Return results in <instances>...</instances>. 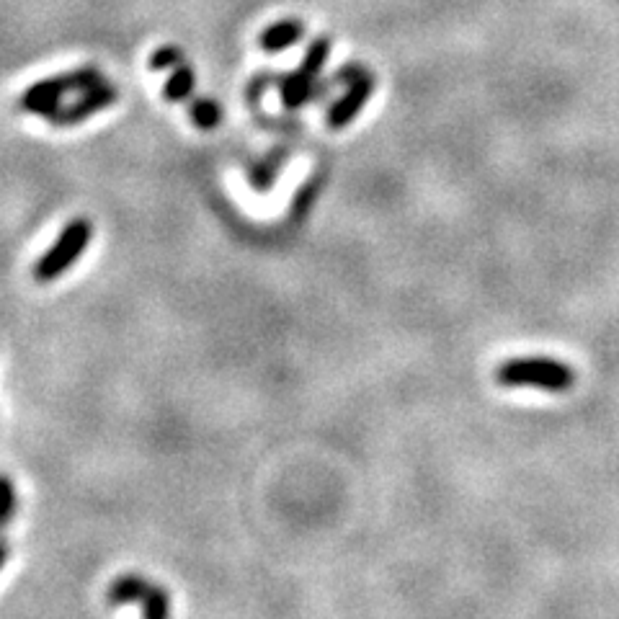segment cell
I'll list each match as a JSON object with an SVG mask.
<instances>
[{
    "label": "cell",
    "instance_id": "cell-1",
    "mask_svg": "<svg viewBox=\"0 0 619 619\" xmlns=\"http://www.w3.org/2000/svg\"><path fill=\"white\" fill-rule=\"evenodd\" d=\"M496 382L501 387H537L547 393H565L576 385V372L550 356H519L496 369Z\"/></svg>",
    "mask_w": 619,
    "mask_h": 619
},
{
    "label": "cell",
    "instance_id": "cell-2",
    "mask_svg": "<svg viewBox=\"0 0 619 619\" xmlns=\"http://www.w3.org/2000/svg\"><path fill=\"white\" fill-rule=\"evenodd\" d=\"M93 240V222L88 217H75L68 225L62 227V233L57 235L55 243L47 248L37 264L31 266V279L37 284H50L60 279L62 274H68L70 266L78 261Z\"/></svg>",
    "mask_w": 619,
    "mask_h": 619
},
{
    "label": "cell",
    "instance_id": "cell-3",
    "mask_svg": "<svg viewBox=\"0 0 619 619\" xmlns=\"http://www.w3.org/2000/svg\"><path fill=\"white\" fill-rule=\"evenodd\" d=\"M104 78H101L99 70L93 68H80L70 70V73L52 75V78L37 80L34 86L26 88V93L21 96V109L29 111V114H39V117H55L57 111L62 109V99L68 93L75 91H91V88L101 86Z\"/></svg>",
    "mask_w": 619,
    "mask_h": 619
},
{
    "label": "cell",
    "instance_id": "cell-4",
    "mask_svg": "<svg viewBox=\"0 0 619 619\" xmlns=\"http://www.w3.org/2000/svg\"><path fill=\"white\" fill-rule=\"evenodd\" d=\"M106 604L109 607L137 604L142 619H171V594L160 589L158 583L142 578L140 573H122L114 578L106 589Z\"/></svg>",
    "mask_w": 619,
    "mask_h": 619
},
{
    "label": "cell",
    "instance_id": "cell-5",
    "mask_svg": "<svg viewBox=\"0 0 619 619\" xmlns=\"http://www.w3.org/2000/svg\"><path fill=\"white\" fill-rule=\"evenodd\" d=\"M328 55H331V42L325 37L315 39V42L310 44V50H307L300 70L289 75L282 83V104L287 106V109H297V106L305 104L310 91H313L315 78H318L325 60H328Z\"/></svg>",
    "mask_w": 619,
    "mask_h": 619
},
{
    "label": "cell",
    "instance_id": "cell-6",
    "mask_svg": "<svg viewBox=\"0 0 619 619\" xmlns=\"http://www.w3.org/2000/svg\"><path fill=\"white\" fill-rule=\"evenodd\" d=\"M372 91H374V80L369 78V75H356V78L351 80L349 91L328 109V117H325L328 129L349 127V124L362 114L364 104H367V99L372 96Z\"/></svg>",
    "mask_w": 619,
    "mask_h": 619
},
{
    "label": "cell",
    "instance_id": "cell-7",
    "mask_svg": "<svg viewBox=\"0 0 619 619\" xmlns=\"http://www.w3.org/2000/svg\"><path fill=\"white\" fill-rule=\"evenodd\" d=\"M117 101V91L111 86H96L91 88V91H86L83 96H80L75 104H65L60 111H57L55 117H52V122L60 124V127H73V124H80L83 119L93 117V114H99V111L109 109L111 104Z\"/></svg>",
    "mask_w": 619,
    "mask_h": 619
},
{
    "label": "cell",
    "instance_id": "cell-8",
    "mask_svg": "<svg viewBox=\"0 0 619 619\" xmlns=\"http://www.w3.org/2000/svg\"><path fill=\"white\" fill-rule=\"evenodd\" d=\"M302 31H305V26H302L297 19L279 21V24H271L269 29L261 31L258 44H261V50L264 52H282L287 50V47H292V44L300 42Z\"/></svg>",
    "mask_w": 619,
    "mask_h": 619
},
{
    "label": "cell",
    "instance_id": "cell-9",
    "mask_svg": "<svg viewBox=\"0 0 619 619\" xmlns=\"http://www.w3.org/2000/svg\"><path fill=\"white\" fill-rule=\"evenodd\" d=\"M191 88H194V70L178 68L176 73L168 78L166 88H163V96H166L168 101H184L191 93Z\"/></svg>",
    "mask_w": 619,
    "mask_h": 619
},
{
    "label": "cell",
    "instance_id": "cell-10",
    "mask_svg": "<svg viewBox=\"0 0 619 619\" xmlns=\"http://www.w3.org/2000/svg\"><path fill=\"white\" fill-rule=\"evenodd\" d=\"M191 117H194V122H197L202 129H215L217 124H220V109H217L215 101L202 99L194 104Z\"/></svg>",
    "mask_w": 619,
    "mask_h": 619
},
{
    "label": "cell",
    "instance_id": "cell-11",
    "mask_svg": "<svg viewBox=\"0 0 619 619\" xmlns=\"http://www.w3.org/2000/svg\"><path fill=\"white\" fill-rule=\"evenodd\" d=\"M176 62H181V55H178V50H173V47H163V50H158L153 57H150V68L163 70V68H171V65H176Z\"/></svg>",
    "mask_w": 619,
    "mask_h": 619
},
{
    "label": "cell",
    "instance_id": "cell-12",
    "mask_svg": "<svg viewBox=\"0 0 619 619\" xmlns=\"http://www.w3.org/2000/svg\"><path fill=\"white\" fill-rule=\"evenodd\" d=\"M3 485H6V509H3V516H6V524H11L13 516H16V503H19V496H16V488H13L11 478L3 480Z\"/></svg>",
    "mask_w": 619,
    "mask_h": 619
}]
</instances>
